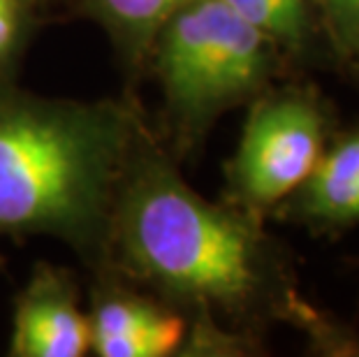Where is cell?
Instances as JSON below:
<instances>
[{"instance_id": "obj_10", "label": "cell", "mask_w": 359, "mask_h": 357, "mask_svg": "<svg viewBox=\"0 0 359 357\" xmlns=\"http://www.w3.org/2000/svg\"><path fill=\"white\" fill-rule=\"evenodd\" d=\"M44 0H0V83L24 56L42 17Z\"/></svg>"}, {"instance_id": "obj_4", "label": "cell", "mask_w": 359, "mask_h": 357, "mask_svg": "<svg viewBox=\"0 0 359 357\" xmlns=\"http://www.w3.org/2000/svg\"><path fill=\"white\" fill-rule=\"evenodd\" d=\"M325 116L313 97L287 90L259 100L230 165L241 209L257 214L292 195L323 156Z\"/></svg>"}, {"instance_id": "obj_8", "label": "cell", "mask_w": 359, "mask_h": 357, "mask_svg": "<svg viewBox=\"0 0 359 357\" xmlns=\"http://www.w3.org/2000/svg\"><path fill=\"white\" fill-rule=\"evenodd\" d=\"M190 0H83V10L109 35L128 65L149 58L158 30Z\"/></svg>"}, {"instance_id": "obj_1", "label": "cell", "mask_w": 359, "mask_h": 357, "mask_svg": "<svg viewBox=\"0 0 359 357\" xmlns=\"http://www.w3.org/2000/svg\"><path fill=\"white\" fill-rule=\"evenodd\" d=\"M142 128L123 102L44 97L0 83V237L58 239L102 271Z\"/></svg>"}, {"instance_id": "obj_9", "label": "cell", "mask_w": 359, "mask_h": 357, "mask_svg": "<svg viewBox=\"0 0 359 357\" xmlns=\"http://www.w3.org/2000/svg\"><path fill=\"white\" fill-rule=\"evenodd\" d=\"M234 14L273 44L302 47L309 35L306 0H223Z\"/></svg>"}, {"instance_id": "obj_5", "label": "cell", "mask_w": 359, "mask_h": 357, "mask_svg": "<svg viewBox=\"0 0 359 357\" xmlns=\"http://www.w3.org/2000/svg\"><path fill=\"white\" fill-rule=\"evenodd\" d=\"M12 357H81L90 353V318L72 274L40 262L14 299Z\"/></svg>"}, {"instance_id": "obj_11", "label": "cell", "mask_w": 359, "mask_h": 357, "mask_svg": "<svg viewBox=\"0 0 359 357\" xmlns=\"http://www.w3.org/2000/svg\"><path fill=\"white\" fill-rule=\"evenodd\" d=\"M334 37L341 47H359V0H320Z\"/></svg>"}, {"instance_id": "obj_3", "label": "cell", "mask_w": 359, "mask_h": 357, "mask_svg": "<svg viewBox=\"0 0 359 357\" xmlns=\"http://www.w3.org/2000/svg\"><path fill=\"white\" fill-rule=\"evenodd\" d=\"M273 42L223 0H190L158 30L149 58L181 140L253 97L271 72Z\"/></svg>"}, {"instance_id": "obj_6", "label": "cell", "mask_w": 359, "mask_h": 357, "mask_svg": "<svg viewBox=\"0 0 359 357\" xmlns=\"http://www.w3.org/2000/svg\"><path fill=\"white\" fill-rule=\"evenodd\" d=\"M90 304V353L97 357H167L183 353L188 323L174 309L128 290L109 271Z\"/></svg>"}, {"instance_id": "obj_7", "label": "cell", "mask_w": 359, "mask_h": 357, "mask_svg": "<svg viewBox=\"0 0 359 357\" xmlns=\"http://www.w3.org/2000/svg\"><path fill=\"white\" fill-rule=\"evenodd\" d=\"M294 193L297 216L309 223L336 227L359 220V130L320 156Z\"/></svg>"}, {"instance_id": "obj_2", "label": "cell", "mask_w": 359, "mask_h": 357, "mask_svg": "<svg viewBox=\"0 0 359 357\" xmlns=\"http://www.w3.org/2000/svg\"><path fill=\"white\" fill-rule=\"evenodd\" d=\"M104 269L204 318L216 311L246 316L269 302L278 283L255 216L197 195L147 123L118 188Z\"/></svg>"}]
</instances>
